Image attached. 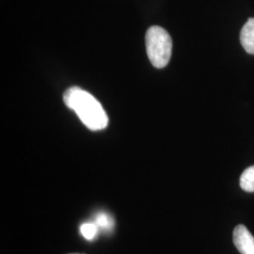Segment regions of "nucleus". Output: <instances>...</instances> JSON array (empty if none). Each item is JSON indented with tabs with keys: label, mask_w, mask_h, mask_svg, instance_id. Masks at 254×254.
<instances>
[{
	"label": "nucleus",
	"mask_w": 254,
	"mask_h": 254,
	"mask_svg": "<svg viewBox=\"0 0 254 254\" xmlns=\"http://www.w3.org/2000/svg\"><path fill=\"white\" fill-rule=\"evenodd\" d=\"M64 104L73 110L84 126L91 131L103 130L109 125V117L100 102L79 87H71L64 94Z\"/></svg>",
	"instance_id": "obj_1"
},
{
	"label": "nucleus",
	"mask_w": 254,
	"mask_h": 254,
	"mask_svg": "<svg viewBox=\"0 0 254 254\" xmlns=\"http://www.w3.org/2000/svg\"><path fill=\"white\" fill-rule=\"evenodd\" d=\"M146 51L152 65L161 69L169 64L172 51V37L163 27L153 26L150 27L145 36Z\"/></svg>",
	"instance_id": "obj_2"
},
{
	"label": "nucleus",
	"mask_w": 254,
	"mask_h": 254,
	"mask_svg": "<svg viewBox=\"0 0 254 254\" xmlns=\"http://www.w3.org/2000/svg\"><path fill=\"white\" fill-rule=\"evenodd\" d=\"M233 241L241 254H254V237L245 225H237L233 233Z\"/></svg>",
	"instance_id": "obj_3"
},
{
	"label": "nucleus",
	"mask_w": 254,
	"mask_h": 254,
	"mask_svg": "<svg viewBox=\"0 0 254 254\" xmlns=\"http://www.w3.org/2000/svg\"><path fill=\"white\" fill-rule=\"evenodd\" d=\"M240 42L246 52L254 55V18H250L241 29Z\"/></svg>",
	"instance_id": "obj_4"
},
{
	"label": "nucleus",
	"mask_w": 254,
	"mask_h": 254,
	"mask_svg": "<svg viewBox=\"0 0 254 254\" xmlns=\"http://www.w3.org/2000/svg\"><path fill=\"white\" fill-rule=\"evenodd\" d=\"M94 222L98 226L99 230H102L106 233L111 232L115 225L113 218L109 215V213H106V212L97 213L95 216Z\"/></svg>",
	"instance_id": "obj_5"
},
{
	"label": "nucleus",
	"mask_w": 254,
	"mask_h": 254,
	"mask_svg": "<svg viewBox=\"0 0 254 254\" xmlns=\"http://www.w3.org/2000/svg\"><path fill=\"white\" fill-rule=\"evenodd\" d=\"M240 187L246 192H254V166L243 172L240 177Z\"/></svg>",
	"instance_id": "obj_6"
},
{
	"label": "nucleus",
	"mask_w": 254,
	"mask_h": 254,
	"mask_svg": "<svg viewBox=\"0 0 254 254\" xmlns=\"http://www.w3.org/2000/svg\"><path fill=\"white\" fill-rule=\"evenodd\" d=\"M98 233H99V228L95 224L94 221L85 222L80 226V234L85 239L89 241L96 238Z\"/></svg>",
	"instance_id": "obj_7"
},
{
	"label": "nucleus",
	"mask_w": 254,
	"mask_h": 254,
	"mask_svg": "<svg viewBox=\"0 0 254 254\" xmlns=\"http://www.w3.org/2000/svg\"></svg>",
	"instance_id": "obj_8"
}]
</instances>
